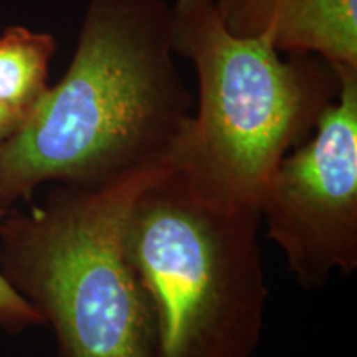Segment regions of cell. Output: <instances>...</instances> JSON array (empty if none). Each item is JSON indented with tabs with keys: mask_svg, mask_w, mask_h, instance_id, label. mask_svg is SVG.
Segmentation results:
<instances>
[{
	"mask_svg": "<svg viewBox=\"0 0 357 357\" xmlns=\"http://www.w3.org/2000/svg\"><path fill=\"white\" fill-rule=\"evenodd\" d=\"M337 95L314 134L280 160L261 200L268 236L300 287L357 266V66H336Z\"/></svg>",
	"mask_w": 357,
	"mask_h": 357,
	"instance_id": "5",
	"label": "cell"
},
{
	"mask_svg": "<svg viewBox=\"0 0 357 357\" xmlns=\"http://www.w3.org/2000/svg\"><path fill=\"white\" fill-rule=\"evenodd\" d=\"M3 213L6 212L0 211V218ZM38 324H42L38 312L12 288L0 271V328L12 334H19Z\"/></svg>",
	"mask_w": 357,
	"mask_h": 357,
	"instance_id": "8",
	"label": "cell"
},
{
	"mask_svg": "<svg viewBox=\"0 0 357 357\" xmlns=\"http://www.w3.org/2000/svg\"><path fill=\"white\" fill-rule=\"evenodd\" d=\"M22 121H24L22 116L12 113V111L0 108V142L7 139V137L20 126Z\"/></svg>",
	"mask_w": 357,
	"mask_h": 357,
	"instance_id": "9",
	"label": "cell"
},
{
	"mask_svg": "<svg viewBox=\"0 0 357 357\" xmlns=\"http://www.w3.org/2000/svg\"><path fill=\"white\" fill-rule=\"evenodd\" d=\"M169 167L113 184L53 185L0 218V271L53 329L58 357H160L149 294L124 250L136 195Z\"/></svg>",
	"mask_w": 357,
	"mask_h": 357,
	"instance_id": "3",
	"label": "cell"
},
{
	"mask_svg": "<svg viewBox=\"0 0 357 357\" xmlns=\"http://www.w3.org/2000/svg\"><path fill=\"white\" fill-rule=\"evenodd\" d=\"M171 24L164 0H88L63 78L0 142V211L43 184L96 189L176 167L192 98Z\"/></svg>",
	"mask_w": 357,
	"mask_h": 357,
	"instance_id": "1",
	"label": "cell"
},
{
	"mask_svg": "<svg viewBox=\"0 0 357 357\" xmlns=\"http://www.w3.org/2000/svg\"><path fill=\"white\" fill-rule=\"evenodd\" d=\"M261 220L204 199L177 167L136 195L124 250L153 303L160 357L253 356L268 300Z\"/></svg>",
	"mask_w": 357,
	"mask_h": 357,
	"instance_id": "4",
	"label": "cell"
},
{
	"mask_svg": "<svg viewBox=\"0 0 357 357\" xmlns=\"http://www.w3.org/2000/svg\"><path fill=\"white\" fill-rule=\"evenodd\" d=\"M240 37H265L278 52L305 53L331 68L357 66V0H215Z\"/></svg>",
	"mask_w": 357,
	"mask_h": 357,
	"instance_id": "6",
	"label": "cell"
},
{
	"mask_svg": "<svg viewBox=\"0 0 357 357\" xmlns=\"http://www.w3.org/2000/svg\"><path fill=\"white\" fill-rule=\"evenodd\" d=\"M171 10L174 53L194 63L199 79L176 167L204 199L261 212L280 160L336 98V73L314 55L284 61L268 38L231 33L215 0H176Z\"/></svg>",
	"mask_w": 357,
	"mask_h": 357,
	"instance_id": "2",
	"label": "cell"
},
{
	"mask_svg": "<svg viewBox=\"0 0 357 357\" xmlns=\"http://www.w3.org/2000/svg\"><path fill=\"white\" fill-rule=\"evenodd\" d=\"M53 35L13 25L0 33V108L25 118L48 88Z\"/></svg>",
	"mask_w": 357,
	"mask_h": 357,
	"instance_id": "7",
	"label": "cell"
}]
</instances>
